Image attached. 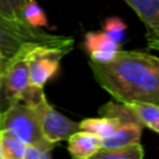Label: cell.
<instances>
[{"label": "cell", "mask_w": 159, "mask_h": 159, "mask_svg": "<svg viewBox=\"0 0 159 159\" xmlns=\"http://www.w3.org/2000/svg\"><path fill=\"white\" fill-rule=\"evenodd\" d=\"M89 67L97 83L118 102L159 104V57L118 50L108 61L89 60Z\"/></svg>", "instance_id": "6da1fadb"}, {"label": "cell", "mask_w": 159, "mask_h": 159, "mask_svg": "<svg viewBox=\"0 0 159 159\" xmlns=\"http://www.w3.org/2000/svg\"><path fill=\"white\" fill-rule=\"evenodd\" d=\"M73 37L50 34L24 20L9 19L0 15V52L10 58L27 46H47L65 52L73 47Z\"/></svg>", "instance_id": "7a4b0ae2"}, {"label": "cell", "mask_w": 159, "mask_h": 159, "mask_svg": "<svg viewBox=\"0 0 159 159\" xmlns=\"http://www.w3.org/2000/svg\"><path fill=\"white\" fill-rule=\"evenodd\" d=\"M36 47L39 46H27L6 60L0 75V117L21 102L22 94L30 84L29 57Z\"/></svg>", "instance_id": "3957f363"}, {"label": "cell", "mask_w": 159, "mask_h": 159, "mask_svg": "<svg viewBox=\"0 0 159 159\" xmlns=\"http://www.w3.org/2000/svg\"><path fill=\"white\" fill-rule=\"evenodd\" d=\"M0 129H6L29 145L52 150L55 143L43 135L36 109L22 102L16 103L0 118Z\"/></svg>", "instance_id": "277c9868"}, {"label": "cell", "mask_w": 159, "mask_h": 159, "mask_svg": "<svg viewBox=\"0 0 159 159\" xmlns=\"http://www.w3.org/2000/svg\"><path fill=\"white\" fill-rule=\"evenodd\" d=\"M31 107L36 109L42 133L51 143L56 144L57 142L67 140L73 133L81 130V125L78 122H75L57 112L47 102L46 97Z\"/></svg>", "instance_id": "5b68a950"}, {"label": "cell", "mask_w": 159, "mask_h": 159, "mask_svg": "<svg viewBox=\"0 0 159 159\" xmlns=\"http://www.w3.org/2000/svg\"><path fill=\"white\" fill-rule=\"evenodd\" d=\"M67 52L47 46L36 47L29 57L30 83L43 87L45 83L57 72L60 60Z\"/></svg>", "instance_id": "8992f818"}, {"label": "cell", "mask_w": 159, "mask_h": 159, "mask_svg": "<svg viewBox=\"0 0 159 159\" xmlns=\"http://www.w3.org/2000/svg\"><path fill=\"white\" fill-rule=\"evenodd\" d=\"M147 29V40L159 41V0H124Z\"/></svg>", "instance_id": "52a82bcc"}, {"label": "cell", "mask_w": 159, "mask_h": 159, "mask_svg": "<svg viewBox=\"0 0 159 159\" xmlns=\"http://www.w3.org/2000/svg\"><path fill=\"white\" fill-rule=\"evenodd\" d=\"M84 47L89 53V60L104 62L111 60L114 53L120 50V43L113 40L104 31L88 32L84 37Z\"/></svg>", "instance_id": "ba28073f"}, {"label": "cell", "mask_w": 159, "mask_h": 159, "mask_svg": "<svg viewBox=\"0 0 159 159\" xmlns=\"http://www.w3.org/2000/svg\"><path fill=\"white\" fill-rule=\"evenodd\" d=\"M67 150L75 159H89L102 148V138L86 132L78 130L67 139Z\"/></svg>", "instance_id": "9c48e42d"}, {"label": "cell", "mask_w": 159, "mask_h": 159, "mask_svg": "<svg viewBox=\"0 0 159 159\" xmlns=\"http://www.w3.org/2000/svg\"><path fill=\"white\" fill-rule=\"evenodd\" d=\"M143 125L135 122L123 123L114 133L102 138V148H117L140 142Z\"/></svg>", "instance_id": "30bf717a"}, {"label": "cell", "mask_w": 159, "mask_h": 159, "mask_svg": "<svg viewBox=\"0 0 159 159\" xmlns=\"http://www.w3.org/2000/svg\"><path fill=\"white\" fill-rule=\"evenodd\" d=\"M139 124L159 133V104L149 102H129Z\"/></svg>", "instance_id": "8fae6325"}, {"label": "cell", "mask_w": 159, "mask_h": 159, "mask_svg": "<svg viewBox=\"0 0 159 159\" xmlns=\"http://www.w3.org/2000/svg\"><path fill=\"white\" fill-rule=\"evenodd\" d=\"M122 124L123 122H120L117 118L103 117V116H101L99 118H86L82 122H80L82 130L93 133L101 138L108 137L109 134L114 133Z\"/></svg>", "instance_id": "7c38bea8"}, {"label": "cell", "mask_w": 159, "mask_h": 159, "mask_svg": "<svg viewBox=\"0 0 159 159\" xmlns=\"http://www.w3.org/2000/svg\"><path fill=\"white\" fill-rule=\"evenodd\" d=\"M144 157V150L140 144L130 143L127 145L117 148H101L93 158L96 159H142Z\"/></svg>", "instance_id": "4fadbf2b"}, {"label": "cell", "mask_w": 159, "mask_h": 159, "mask_svg": "<svg viewBox=\"0 0 159 159\" xmlns=\"http://www.w3.org/2000/svg\"><path fill=\"white\" fill-rule=\"evenodd\" d=\"M0 139L5 154V159H24L27 144L14 133L0 129Z\"/></svg>", "instance_id": "5bb4252c"}, {"label": "cell", "mask_w": 159, "mask_h": 159, "mask_svg": "<svg viewBox=\"0 0 159 159\" xmlns=\"http://www.w3.org/2000/svg\"><path fill=\"white\" fill-rule=\"evenodd\" d=\"M22 20L36 27H43L47 25L46 15L36 0H27L22 10Z\"/></svg>", "instance_id": "9a60e30c"}, {"label": "cell", "mask_w": 159, "mask_h": 159, "mask_svg": "<svg viewBox=\"0 0 159 159\" xmlns=\"http://www.w3.org/2000/svg\"><path fill=\"white\" fill-rule=\"evenodd\" d=\"M27 0H0V15L9 19L22 20V10Z\"/></svg>", "instance_id": "2e32d148"}, {"label": "cell", "mask_w": 159, "mask_h": 159, "mask_svg": "<svg viewBox=\"0 0 159 159\" xmlns=\"http://www.w3.org/2000/svg\"><path fill=\"white\" fill-rule=\"evenodd\" d=\"M125 30V24L118 17H108L103 25V31L107 35H109L113 40H116L118 43H122V41L124 40Z\"/></svg>", "instance_id": "e0dca14e"}, {"label": "cell", "mask_w": 159, "mask_h": 159, "mask_svg": "<svg viewBox=\"0 0 159 159\" xmlns=\"http://www.w3.org/2000/svg\"><path fill=\"white\" fill-rule=\"evenodd\" d=\"M50 158H51V150L27 144L24 159H50Z\"/></svg>", "instance_id": "ac0fdd59"}, {"label": "cell", "mask_w": 159, "mask_h": 159, "mask_svg": "<svg viewBox=\"0 0 159 159\" xmlns=\"http://www.w3.org/2000/svg\"><path fill=\"white\" fill-rule=\"evenodd\" d=\"M148 41V46L152 50H158L159 51V41L158 40H147Z\"/></svg>", "instance_id": "d6986e66"}, {"label": "cell", "mask_w": 159, "mask_h": 159, "mask_svg": "<svg viewBox=\"0 0 159 159\" xmlns=\"http://www.w3.org/2000/svg\"><path fill=\"white\" fill-rule=\"evenodd\" d=\"M6 57L0 52V75H1V72H2V70H4V66H5V62H6Z\"/></svg>", "instance_id": "ffe728a7"}, {"label": "cell", "mask_w": 159, "mask_h": 159, "mask_svg": "<svg viewBox=\"0 0 159 159\" xmlns=\"http://www.w3.org/2000/svg\"><path fill=\"white\" fill-rule=\"evenodd\" d=\"M0 159H5V154H4V149H2L1 139H0Z\"/></svg>", "instance_id": "44dd1931"}, {"label": "cell", "mask_w": 159, "mask_h": 159, "mask_svg": "<svg viewBox=\"0 0 159 159\" xmlns=\"http://www.w3.org/2000/svg\"><path fill=\"white\" fill-rule=\"evenodd\" d=\"M0 118H1V117H0Z\"/></svg>", "instance_id": "7402d4cb"}]
</instances>
